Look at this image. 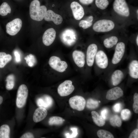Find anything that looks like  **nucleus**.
Instances as JSON below:
<instances>
[{
    "label": "nucleus",
    "instance_id": "f257e3e1",
    "mask_svg": "<svg viewBox=\"0 0 138 138\" xmlns=\"http://www.w3.org/2000/svg\"><path fill=\"white\" fill-rule=\"evenodd\" d=\"M126 55L125 43L122 41L118 42L116 46L112 58L110 61L109 66L103 76L108 77L111 72L122 62Z\"/></svg>",
    "mask_w": 138,
    "mask_h": 138
},
{
    "label": "nucleus",
    "instance_id": "f03ea898",
    "mask_svg": "<svg viewBox=\"0 0 138 138\" xmlns=\"http://www.w3.org/2000/svg\"><path fill=\"white\" fill-rule=\"evenodd\" d=\"M110 62L109 58L104 51L98 49L94 62L96 73L98 75L104 74L109 66Z\"/></svg>",
    "mask_w": 138,
    "mask_h": 138
},
{
    "label": "nucleus",
    "instance_id": "7ed1b4c3",
    "mask_svg": "<svg viewBox=\"0 0 138 138\" xmlns=\"http://www.w3.org/2000/svg\"><path fill=\"white\" fill-rule=\"evenodd\" d=\"M47 8L44 5L40 6L38 0H34L31 2L29 6V14L31 18L37 21L42 20L44 18Z\"/></svg>",
    "mask_w": 138,
    "mask_h": 138
},
{
    "label": "nucleus",
    "instance_id": "20e7f679",
    "mask_svg": "<svg viewBox=\"0 0 138 138\" xmlns=\"http://www.w3.org/2000/svg\"><path fill=\"white\" fill-rule=\"evenodd\" d=\"M129 62L126 68L127 75L129 78L133 79L138 78V60L136 54L130 53L129 54Z\"/></svg>",
    "mask_w": 138,
    "mask_h": 138
},
{
    "label": "nucleus",
    "instance_id": "39448f33",
    "mask_svg": "<svg viewBox=\"0 0 138 138\" xmlns=\"http://www.w3.org/2000/svg\"><path fill=\"white\" fill-rule=\"evenodd\" d=\"M114 24L111 20L103 19L96 21L93 26V30L97 32H105L110 31L114 28Z\"/></svg>",
    "mask_w": 138,
    "mask_h": 138
},
{
    "label": "nucleus",
    "instance_id": "423d86ee",
    "mask_svg": "<svg viewBox=\"0 0 138 138\" xmlns=\"http://www.w3.org/2000/svg\"><path fill=\"white\" fill-rule=\"evenodd\" d=\"M127 75V68L115 69L110 74L108 77L112 85L116 86L119 84Z\"/></svg>",
    "mask_w": 138,
    "mask_h": 138
},
{
    "label": "nucleus",
    "instance_id": "0eeeda50",
    "mask_svg": "<svg viewBox=\"0 0 138 138\" xmlns=\"http://www.w3.org/2000/svg\"><path fill=\"white\" fill-rule=\"evenodd\" d=\"M113 7L115 12L119 15L126 17L129 16V9L125 0H115Z\"/></svg>",
    "mask_w": 138,
    "mask_h": 138
},
{
    "label": "nucleus",
    "instance_id": "6e6552de",
    "mask_svg": "<svg viewBox=\"0 0 138 138\" xmlns=\"http://www.w3.org/2000/svg\"><path fill=\"white\" fill-rule=\"evenodd\" d=\"M28 94L27 87L25 84H22L19 87L17 91L16 105L19 108H22L26 103Z\"/></svg>",
    "mask_w": 138,
    "mask_h": 138
},
{
    "label": "nucleus",
    "instance_id": "1a4fd4ad",
    "mask_svg": "<svg viewBox=\"0 0 138 138\" xmlns=\"http://www.w3.org/2000/svg\"><path fill=\"white\" fill-rule=\"evenodd\" d=\"M49 63L51 68L60 72L64 71L67 67V64L66 62L61 61L59 57L55 56L50 57Z\"/></svg>",
    "mask_w": 138,
    "mask_h": 138
},
{
    "label": "nucleus",
    "instance_id": "9d476101",
    "mask_svg": "<svg viewBox=\"0 0 138 138\" xmlns=\"http://www.w3.org/2000/svg\"><path fill=\"white\" fill-rule=\"evenodd\" d=\"M22 25L21 20L16 18L8 23L6 25V32L11 36L17 34L20 30Z\"/></svg>",
    "mask_w": 138,
    "mask_h": 138
},
{
    "label": "nucleus",
    "instance_id": "9b49d317",
    "mask_svg": "<svg viewBox=\"0 0 138 138\" xmlns=\"http://www.w3.org/2000/svg\"><path fill=\"white\" fill-rule=\"evenodd\" d=\"M98 49L97 45L94 43L90 44L87 49L86 56L87 66L92 67L94 64L95 56Z\"/></svg>",
    "mask_w": 138,
    "mask_h": 138
},
{
    "label": "nucleus",
    "instance_id": "f8f14e48",
    "mask_svg": "<svg viewBox=\"0 0 138 138\" xmlns=\"http://www.w3.org/2000/svg\"><path fill=\"white\" fill-rule=\"evenodd\" d=\"M74 89L72 82L70 80H66L59 85L57 88V92L60 96H65L71 94Z\"/></svg>",
    "mask_w": 138,
    "mask_h": 138
},
{
    "label": "nucleus",
    "instance_id": "ddd939ff",
    "mask_svg": "<svg viewBox=\"0 0 138 138\" xmlns=\"http://www.w3.org/2000/svg\"><path fill=\"white\" fill-rule=\"evenodd\" d=\"M69 102L71 108L78 111L83 110L86 105L85 99L82 96L78 95L71 98L69 100Z\"/></svg>",
    "mask_w": 138,
    "mask_h": 138
},
{
    "label": "nucleus",
    "instance_id": "4468645a",
    "mask_svg": "<svg viewBox=\"0 0 138 138\" xmlns=\"http://www.w3.org/2000/svg\"><path fill=\"white\" fill-rule=\"evenodd\" d=\"M73 16L76 20H80L84 16V12L82 6L78 2L74 1L70 5Z\"/></svg>",
    "mask_w": 138,
    "mask_h": 138
},
{
    "label": "nucleus",
    "instance_id": "2eb2a0df",
    "mask_svg": "<svg viewBox=\"0 0 138 138\" xmlns=\"http://www.w3.org/2000/svg\"><path fill=\"white\" fill-rule=\"evenodd\" d=\"M56 36L55 29L50 28L44 32L42 37V41L46 46L51 45L54 42Z\"/></svg>",
    "mask_w": 138,
    "mask_h": 138
},
{
    "label": "nucleus",
    "instance_id": "dca6fc26",
    "mask_svg": "<svg viewBox=\"0 0 138 138\" xmlns=\"http://www.w3.org/2000/svg\"><path fill=\"white\" fill-rule=\"evenodd\" d=\"M122 89L120 87L116 86L109 89L107 92L106 97L108 100L117 99L123 95Z\"/></svg>",
    "mask_w": 138,
    "mask_h": 138
},
{
    "label": "nucleus",
    "instance_id": "f3484780",
    "mask_svg": "<svg viewBox=\"0 0 138 138\" xmlns=\"http://www.w3.org/2000/svg\"><path fill=\"white\" fill-rule=\"evenodd\" d=\"M53 100L52 98L47 95H44L38 98L36 100V103L39 107L46 109L51 107L53 105Z\"/></svg>",
    "mask_w": 138,
    "mask_h": 138
},
{
    "label": "nucleus",
    "instance_id": "a211bd4d",
    "mask_svg": "<svg viewBox=\"0 0 138 138\" xmlns=\"http://www.w3.org/2000/svg\"><path fill=\"white\" fill-rule=\"evenodd\" d=\"M72 56L75 63L78 67L82 68L84 66L85 63L86 57L83 52L75 50L73 53Z\"/></svg>",
    "mask_w": 138,
    "mask_h": 138
},
{
    "label": "nucleus",
    "instance_id": "6ab92c4d",
    "mask_svg": "<svg viewBox=\"0 0 138 138\" xmlns=\"http://www.w3.org/2000/svg\"><path fill=\"white\" fill-rule=\"evenodd\" d=\"M44 18L46 21H53L56 25L61 24L63 20L62 17L61 15L55 13L51 10L47 11Z\"/></svg>",
    "mask_w": 138,
    "mask_h": 138
},
{
    "label": "nucleus",
    "instance_id": "aec40b11",
    "mask_svg": "<svg viewBox=\"0 0 138 138\" xmlns=\"http://www.w3.org/2000/svg\"><path fill=\"white\" fill-rule=\"evenodd\" d=\"M48 112L46 109L39 107L35 110L33 116V120L35 122H39L43 120L46 117Z\"/></svg>",
    "mask_w": 138,
    "mask_h": 138
},
{
    "label": "nucleus",
    "instance_id": "412c9836",
    "mask_svg": "<svg viewBox=\"0 0 138 138\" xmlns=\"http://www.w3.org/2000/svg\"><path fill=\"white\" fill-rule=\"evenodd\" d=\"M118 39L117 37L112 36L105 38L103 41V44L107 49H110L116 45L118 43Z\"/></svg>",
    "mask_w": 138,
    "mask_h": 138
},
{
    "label": "nucleus",
    "instance_id": "4be33fe9",
    "mask_svg": "<svg viewBox=\"0 0 138 138\" xmlns=\"http://www.w3.org/2000/svg\"><path fill=\"white\" fill-rule=\"evenodd\" d=\"M91 114L93 121L97 125L101 127L105 125V120L97 112L92 111L91 112Z\"/></svg>",
    "mask_w": 138,
    "mask_h": 138
},
{
    "label": "nucleus",
    "instance_id": "5701e85b",
    "mask_svg": "<svg viewBox=\"0 0 138 138\" xmlns=\"http://www.w3.org/2000/svg\"><path fill=\"white\" fill-rule=\"evenodd\" d=\"M12 59V56L9 54L5 52H0V68H4Z\"/></svg>",
    "mask_w": 138,
    "mask_h": 138
},
{
    "label": "nucleus",
    "instance_id": "b1692460",
    "mask_svg": "<svg viewBox=\"0 0 138 138\" xmlns=\"http://www.w3.org/2000/svg\"><path fill=\"white\" fill-rule=\"evenodd\" d=\"M10 129L7 124H3L0 127V138H10Z\"/></svg>",
    "mask_w": 138,
    "mask_h": 138
},
{
    "label": "nucleus",
    "instance_id": "393cba45",
    "mask_svg": "<svg viewBox=\"0 0 138 138\" xmlns=\"http://www.w3.org/2000/svg\"><path fill=\"white\" fill-rule=\"evenodd\" d=\"M15 77L14 74H10L7 76L6 79L5 86L7 90H10L13 88L15 85Z\"/></svg>",
    "mask_w": 138,
    "mask_h": 138
},
{
    "label": "nucleus",
    "instance_id": "a878e982",
    "mask_svg": "<svg viewBox=\"0 0 138 138\" xmlns=\"http://www.w3.org/2000/svg\"><path fill=\"white\" fill-rule=\"evenodd\" d=\"M11 12L10 7L6 2L3 3L0 6V15L2 16L7 15L8 13H10Z\"/></svg>",
    "mask_w": 138,
    "mask_h": 138
},
{
    "label": "nucleus",
    "instance_id": "bb28decb",
    "mask_svg": "<svg viewBox=\"0 0 138 138\" xmlns=\"http://www.w3.org/2000/svg\"><path fill=\"white\" fill-rule=\"evenodd\" d=\"M65 121L62 118L58 116H53L49 120L48 123L50 125H59L62 124Z\"/></svg>",
    "mask_w": 138,
    "mask_h": 138
},
{
    "label": "nucleus",
    "instance_id": "cd10ccee",
    "mask_svg": "<svg viewBox=\"0 0 138 138\" xmlns=\"http://www.w3.org/2000/svg\"><path fill=\"white\" fill-rule=\"evenodd\" d=\"M110 124L113 126L120 127L122 123V122L120 118L117 115L112 116L110 119Z\"/></svg>",
    "mask_w": 138,
    "mask_h": 138
},
{
    "label": "nucleus",
    "instance_id": "c85d7f7f",
    "mask_svg": "<svg viewBox=\"0 0 138 138\" xmlns=\"http://www.w3.org/2000/svg\"><path fill=\"white\" fill-rule=\"evenodd\" d=\"M26 63L30 67L34 66L36 64L37 61L35 56L32 54L27 55L25 58Z\"/></svg>",
    "mask_w": 138,
    "mask_h": 138
},
{
    "label": "nucleus",
    "instance_id": "c756f323",
    "mask_svg": "<svg viewBox=\"0 0 138 138\" xmlns=\"http://www.w3.org/2000/svg\"><path fill=\"white\" fill-rule=\"evenodd\" d=\"M97 135L99 138H114L113 134L109 131L103 130H100L97 132Z\"/></svg>",
    "mask_w": 138,
    "mask_h": 138
},
{
    "label": "nucleus",
    "instance_id": "7c9ffc66",
    "mask_svg": "<svg viewBox=\"0 0 138 138\" xmlns=\"http://www.w3.org/2000/svg\"><path fill=\"white\" fill-rule=\"evenodd\" d=\"M95 3L97 7L102 10L106 9L109 5L108 0H95Z\"/></svg>",
    "mask_w": 138,
    "mask_h": 138
},
{
    "label": "nucleus",
    "instance_id": "2f4dec72",
    "mask_svg": "<svg viewBox=\"0 0 138 138\" xmlns=\"http://www.w3.org/2000/svg\"><path fill=\"white\" fill-rule=\"evenodd\" d=\"M99 105L98 101L91 98L88 99L87 101L86 106L89 109H94L97 108Z\"/></svg>",
    "mask_w": 138,
    "mask_h": 138
},
{
    "label": "nucleus",
    "instance_id": "473e14b6",
    "mask_svg": "<svg viewBox=\"0 0 138 138\" xmlns=\"http://www.w3.org/2000/svg\"><path fill=\"white\" fill-rule=\"evenodd\" d=\"M131 115V112L129 109H124L121 111V117L123 120L126 121L129 120Z\"/></svg>",
    "mask_w": 138,
    "mask_h": 138
},
{
    "label": "nucleus",
    "instance_id": "72a5a7b5",
    "mask_svg": "<svg viewBox=\"0 0 138 138\" xmlns=\"http://www.w3.org/2000/svg\"><path fill=\"white\" fill-rule=\"evenodd\" d=\"M134 103L133 105V108L134 112L138 113V94L135 93L133 96Z\"/></svg>",
    "mask_w": 138,
    "mask_h": 138
},
{
    "label": "nucleus",
    "instance_id": "f704fd0d",
    "mask_svg": "<svg viewBox=\"0 0 138 138\" xmlns=\"http://www.w3.org/2000/svg\"><path fill=\"white\" fill-rule=\"evenodd\" d=\"M92 22H89L85 20H82L79 22V26L84 29H86L90 27Z\"/></svg>",
    "mask_w": 138,
    "mask_h": 138
},
{
    "label": "nucleus",
    "instance_id": "c9c22d12",
    "mask_svg": "<svg viewBox=\"0 0 138 138\" xmlns=\"http://www.w3.org/2000/svg\"><path fill=\"white\" fill-rule=\"evenodd\" d=\"M109 114V111L106 108L103 109L101 112V116L105 120L107 119Z\"/></svg>",
    "mask_w": 138,
    "mask_h": 138
},
{
    "label": "nucleus",
    "instance_id": "e433bc0d",
    "mask_svg": "<svg viewBox=\"0 0 138 138\" xmlns=\"http://www.w3.org/2000/svg\"><path fill=\"white\" fill-rule=\"evenodd\" d=\"M122 106L120 103H117L115 104L113 107V111L116 112H119L122 109Z\"/></svg>",
    "mask_w": 138,
    "mask_h": 138
},
{
    "label": "nucleus",
    "instance_id": "4c0bfd02",
    "mask_svg": "<svg viewBox=\"0 0 138 138\" xmlns=\"http://www.w3.org/2000/svg\"><path fill=\"white\" fill-rule=\"evenodd\" d=\"M71 129L72 131V133L71 135H70L69 138L75 137L78 134L77 129L76 128H72Z\"/></svg>",
    "mask_w": 138,
    "mask_h": 138
},
{
    "label": "nucleus",
    "instance_id": "58836bf2",
    "mask_svg": "<svg viewBox=\"0 0 138 138\" xmlns=\"http://www.w3.org/2000/svg\"><path fill=\"white\" fill-rule=\"evenodd\" d=\"M129 138H138V129H136L133 130L131 133Z\"/></svg>",
    "mask_w": 138,
    "mask_h": 138
},
{
    "label": "nucleus",
    "instance_id": "ea45409f",
    "mask_svg": "<svg viewBox=\"0 0 138 138\" xmlns=\"http://www.w3.org/2000/svg\"><path fill=\"white\" fill-rule=\"evenodd\" d=\"M14 55L15 57V61L17 63H19L21 60L20 55L18 51L15 50L14 52Z\"/></svg>",
    "mask_w": 138,
    "mask_h": 138
},
{
    "label": "nucleus",
    "instance_id": "a19ab883",
    "mask_svg": "<svg viewBox=\"0 0 138 138\" xmlns=\"http://www.w3.org/2000/svg\"><path fill=\"white\" fill-rule=\"evenodd\" d=\"M34 137L33 134L29 132L24 134L20 137L21 138H33Z\"/></svg>",
    "mask_w": 138,
    "mask_h": 138
},
{
    "label": "nucleus",
    "instance_id": "79ce46f5",
    "mask_svg": "<svg viewBox=\"0 0 138 138\" xmlns=\"http://www.w3.org/2000/svg\"><path fill=\"white\" fill-rule=\"evenodd\" d=\"M80 2L82 4L87 5L92 3L94 0H79Z\"/></svg>",
    "mask_w": 138,
    "mask_h": 138
},
{
    "label": "nucleus",
    "instance_id": "37998d69",
    "mask_svg": "<svg viewBox=\"0 0 138 138\" xmlns=\"http://www.w3.org/2000/svg\"><path fill=\"white\" fill-rule=\"evenodd\" d=\"M93 19V17L92 16H90L88 17L86 20L90 22H92Z\"/></svg>",
    "mask_w": 138,
    "mask_h": 138
},
{
    "label": "nucleus",
    "instance_id": "c03bdc74",
    "mask_svg": "<svg viewBox=\"0 0 138 138\" xmlns=\"http://www.w3.org/2000/svg\"><path fill=\"white\" fill-rule=\"evenodd\" d=\"M4 100L3 97L1 96L0 95V105L3 103Z\"/></svg>",
    "mask_w": 138,
    "mask_h": 138
},
{
    "label": "nucleus",
    "instance_id": "a18cd8bd",
    "mask_svg": "<svg viewBox=\"0 0 138 138\" xmlns=\"http://www.w3.org/2000/svg\"><path fill=\"white\" fill-rule=\"evenodd\" d=\"M136 45L137 46H138V35L136 36Z\"/></svg>",
    "mask_w": 138,
    "mask_h": 138
},
{
    "label": "nucleus",
    "instance_id": "49530a36",
    "mask_svg": "<svg viewBox=\"0 0 138 138\" xmlns=\"http://www.w3.org/2000/svg\"><path fill=\"white\" fill-rule=\"evenodd\" d=\"M70 135L69 133H67L65 134V136L66 138H69Z\"/></svg>",
    "mask_w": 138,
    "mask_h": 138
},
{
    "label": "nucleus",
    "instance_id": "de8ad7c7",
    "mask_svg": "<svg viewBox=\"0 0 138 138\" xmlns=\"http://www.w3.org/2000/svg\"><path fill=\"white\" fill-rule=\"evenodd\" d=\"M98 102H99V103H100V101H98Z\"/></svg>",
    "mask_w": 138,
    "mask_h": 138
}]
</instances>
